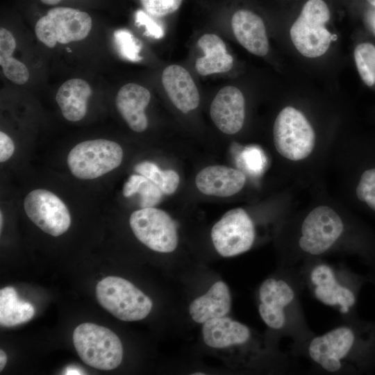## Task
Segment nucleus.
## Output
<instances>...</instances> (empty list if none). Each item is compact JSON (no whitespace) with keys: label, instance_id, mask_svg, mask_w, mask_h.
I'll use <instances>...</instances> for the list:
<instances>
[{"label":"nucleus","instance_id":"obj_1","mask_svg":"<svg viewBox=\"0 0 375 375\" xmlns=\"http://www.w3.org/2000/svg\"><path fill=\"white\" fill-rule=\"evenodd\" d=\"M330 10L323 0H308L290 30L291 40L297 51L307 58L324 55L335 39L326 28Z\"/></svg>","mask_w":375,"mask_h":375},{"label":"nucleus","instance_id":"obj_2","mask_svg":"<svg viewBox=\"0 0 375 375\" xmlns=\"http://www.w3.org/2000/svg\"><path fill=\"white\" fill-rule=\"evenodd\" d=\"M73 342L81 359L101 370L117 367L123 358V346L109 328L93 323H83L74 331Z\"/></svg>","mask_w":375,"mask_h":375},{"label":"nucleus","instance_id":"obj_3","mask_svg":"<svg viewBox=\"0 0 375 375\" xmlns=\"http://www.w3.org/2000/svg\"><path fill=\"white\" fill-rule=\"evenodd\" d=\"M96 296L103 308L124 322L143 319L153 306L149 297L130 281L118 276L101 280L96 287Z\"/></svg>","mask_w":375,"mask_h":375},{"label":"nucleus","instance_id":"obj_4","mask_svg":"<svg viewBox=\"0 0 375 375\" xmlns=\"http://www.w3.org/2000/svg\"><path fill=\"white\" fill-rule=\"evenodd\" d=\"M123 150L115 142L105 139L87 140L77 144L67 156V165L76 178H98L118 167Z\"/></svg>","mask_w":375,"mask_h":375},{"label":"nucleus","instance_id":"obj_5","mask_svg":"<svg viewBox=\"0 0 375 375\" xmlns=\"http://www.w3.org/2000/svg\"><path fill=\"white\" fill-rule=\"evenodd\" d=\"M273 136L277 151L290 160L307 158L315 144L312 126L299 110L292 106L284 108L277 115Z\"/></svg>","mask_w":375,"mask_h":375},{"label":"nucleus","instance_id":"obj_6","mask_svg":"<svg viewBox=\"0 0 375 375\" xmlns=\"http://www.w3.org/2000/svg\"><path fill=\"white\" fill-rule=\"evenodd\" d=\"M92 18L85 12L67 7L50 9L35 26L38 39L49 48L85 39L92 28Z\"/></svg>","mask_w":375,"mask_h":375},{"label":"nucleus","instance_id":"obj_7","mask_svg":"<svg viewBox=\"0 0 375 375\" xmlns=\"http://www.w3.org/2000/svg\"><path fill=\"white\" fill-rule=\"evenodd\" d=\"M129 224L137 239L151 250L170 253L177 247L176 224L160 209L151 207L135 210L130 216Z\"/></svg>","mask_w":375,"mask_h":375},{"label":"nucleus","instance_id":"obj_8","mask_svg":"<svg viewBox=\"0 0 375 375\" xmlns=\"http://www.w3.org/2000/svg\"><path fill=\"white\" fill-rule=\"evenodd\" d=\"M213 245L223 257H232L249 251L255 240L253 223L240 208L228 210L211 230Z\"/></svg>","mask_w":375,"mask_h":375},{"label":"nucleus","instance_id":"obj_9","mask_svg":"<svg viewBox=\"0 0 375 375\" xmlns=\"http://www.w3.org/2000/svg\"><path fill=\"white\" fill-rule=\"evenodd\" d=\"M344 231L342 220L330 207L320 206L313 209L301 226L299 245L310 255H320L328 250Z\"/></svg>","mask_w":375,"mask_h":375},{"label":"nucleus","instance_id":"obj_10","mask_svg":"<svg viewBox=\"0 0 375 375\" xmlns=\"http://www.w3.org/2000/svg\"><path fill=\"white\" fill-rule=\"evenodd\" d=\"M28 218L41 230L52 236L65 233L71 225V216L65 203L54 193L36 189L24 199Z\"/></svg>","mask_w":375,"mask_h":375},{"label":"nucleus","instance_id":"obj_11","mask_svg":"<svg viewBox=\"0 0 375 375\" xmlns=\"http://www.w3.org/2000/svg\"><path fill=\"white\" fill-rule=\"evenodd\" d=\"M210 115L222 133L233 135L240 131L245 118V101L242 92L232 85L222 88L211 102Z\"/></svg>","mask_w":375,"mask_h":375},{"label":"nucleus","instance_id":"obj_12","mask_svg":"<svg viewBox=\"0 0 375 375\" xmlns=\"http://www.w3.org/2000/svg\"><path fill=\"white\" fill-rule=\"evenodd\" d=\"M294 298V292L285 281L269 278L259 288L258 312L265 324L274 329H280L285 324L284 310Z\"/></svg>","mask_w":375,"mask_h":375},{"label":"nucleus","instance_id":"obj_13","mask_svg":"<svg viewBox=\"0 0 375 375\" xmlns=\"http://www.w3.org/2000/svg\"><path fill=\"white\" fill-rule=\"evenodd\" d=\"M310 281L315 296L322 303L339 306L342 313L349 312L356 305V292L341 285L329 265L320 264L315 266L310 272Z\"/></svg>","mask_w":375,"mask_h":375},{"label":"nucleus","instance_id":"obj_14","mask_svg":"<svg viewBox=\"0 0 375 375\" xmlns=\"http://www.w3.org/2000/svg\"><path fill=\"white\" fill-rule=\"evenodd\" d=\"M161 78L169 98L179 110L188 113L198 107L199 90L185 68L179 65H170L163 69Z\"/></svg>","mask_w":375,"mask_h":375},{"label":"nucleus","instance_id":"obj_15","mask_svg":"<svg viewBox=\"0 0 375 375\" xmlns=\"http://www.w3.org/2000/svg\"><path fill=\"white\" fill-rule=\"evenodd\" d=\"M244 174L222 165L208 166L197 175V189L206 195L227 197L239 192L245 183Z\"/></svg>","mask_w":375,"mask_h":375},{"label":"nucleus","instance_id":"obj_16","mask_svg":"<svg viewBox=\"0 0 375 375\" xmlns=\"http://www.w3.org/2000/svg\"><path fill=\"white\" fill-rule=\"evenodd\" d=\"M231 26L237 40L248 51L258 56L267 54L266 28L258 15L248 10H239L232 17Z\"/></svg>","mask_w":375,"mask_h":375},{"label":"nucleus","instance_id":"obj_17","mask_svg":"<svg viewBox=\"0 0 375 375\" xmlns=\"http://www.w3.org/2000/svg\"><path fill=\"white\" fill-rule=\"evenodd\" d=\"M150 99L149 90L136 83H127L119 90L115 99L117 109L133 131L142 132L147 128L144 110Z\"/></svg>","mask_w":375,"mask_h":375},{"label":"nucleus","instance_id":"obj_18","mask_svg":"<svg viewBox=\"0 0 375 375\" xmlns=\"http://www.w3.org/2000/svg\"><path fill=\"white\" fill-rule=\"evenodd\" d=\"M202 336L207 346L222 349L247 342L251 332L246 325L224 316L204 322Z\"/></svg>","mask_w":375,"mask_h":375},{"label":"nucleus","instance_id":"obj_19","mask_svg":"<svg viewBox=\"0 0 375 375\" xmlns=\"http://www.w3.org/2000/svg\"><path fill=\"white\" fill-rule=\"evenodd\" d=\"M231 307V296L228 285L223 281H217L208 292L195 299L190 305L189 312L192 319L200 324L226 316Z\"/></svg>","mask_w":375,"mask_h":375},{"label":"nucleus","instance_id":"obj_20","mask_svg":"<svg viewBox=\"0 0 375 375\" xmlns=\"http://www.w3.org/2000/svg\"><path fill=\"white\" fill-rule=\"evenodd\" d=\"M204 55L196 60L195 69L201 76L224 73L231 69L233 58L227 51L224 41L216 34L206 33L198 40Z\"/></svg>","mask_w":375,"mask_h":375},{"label":"nucleus","instance_id":"obj_21","mask_svg":"<svg viewBox=\"0 0 375 375\" xmlns=\"http://www.w3.org/2000/svg\"><path fill=\"white\" fill-rule=\"evenodd\" d=\"M92 93L90 85L83 79L72 78L63 83L56 96L63 117L70 122L82 119L87 112Z\"/></svg>","mask_w":375,"mask_h":375},{"label":"nucleus","instance_id":"obj_22","mask_svg":"<svg viewBox=\"0 0 375 375\" xmlns=\"http://www.w3.org/2000/svg\"><path fill=\"white\" fill-rule=\"evenodd\" d=\"M35 315L31 303L21 301L14 288L5 287L0 290V324L15 326L31 320Z\"/></svg>","mask_w":375,"mask_h":375},{"label":"nucleus","instance_id":"obj_23","mask_svg":"<svg viewBox=\"0 0 375 375\" xmlns=\"http://www.w3.org/2000/svg\"><path fill=\"white\" fill-rule=\"evenodd\" d=\"M140 195L142 208L154 207L162 199L163 192L151 180L141 174H133L124 185L123 194L129 197L135 194Z\"/></svg>","mask_w":375,"mask_h":375},{"label":"nucleus","instance_id":"obj_24","mask_svg":"<svg viewBox=\"0 0 375 375\" xmlns=\"http://www.w3.org/2000/svg\"><path fill=\"white\" fill-rule=\"evenodd\" d=\"M135 171L153 182L165 194H173L179 185L177 172L172 169L162 170L152 162L143 161L137 164Z\"/></svg>","mask_w":375,"mask_h":375},{"label":"nucleus","instance_id":"obj_25","mask_svg":"<svg viewBox=\"0 0 375 375\" xmlns=\"http://www.w3.org/2000/svg\"><path fill=\"white\" fill-rule=\"evenodd\" d=\"M358 72L367 86L375 84V46L369 42L358 44L354 50Z\"/></svg>","mask_w":375,"mask_h":375},{"label":"nucleus","instance_id":"obj_26","mask_svg":"<svg viewBox=\"0 0 375 375\" xmlns=\"http://www.w3.org/2000/svg\"><path fill=\"white\" fill-rule=\"evenodd\" d=\"M114 40L122 57L133 62H138L142 59L140 56L141 45L129 31L126 29L117 30L114 33Z\"/></svg>","mask_w":375,"mask_h":375},{"label":"nucleus","instance_id":"obj_27","mask_svg":"<svg viewBox=\"0 0 375 375\" xmlns=\"http://www.w3.org/2000/svg\"><path fill=\"white\" fill-rule=\"evenodd\" d=\"M12 52L0 53V65L4 75L12 82L23 85L29 78V72L24 64L12 57Z\"/></svg>","mask_w":375,"mask_h":375},{"label":"nucleus","instance_id":"obj_28","mask_svg":"<svg viewBox=\"0 0 375 375\" xmlns=\"http://www.w3.org/2000/svg\"><path fill=\"white\" fill-rule=\"evenodd\" d=\"M358 199L375 212V168L366 169L356 187Z\"/></svg>","mask_w":375,"mask_h":375},{"label":"nucleus","instance_id":"obj_29","mask_svg":"<svg viewBox=\"0 0 375 375\" xmlns=\"http://www.w3.org/2000/svg\"><path fill=\"white\" fill-rule=\"evenodd\" d=\"M146 11L155 17H162L175 12L182 0H140Z\"/></svg>","mask_w":375,"mask_h":375},{"label":"nucleus","instance_id":"obj_30","mask_svg":"<svg viewBox=\"0 0 375 375\" xmlns=\"http://www.w3.org/2000/svg\"><path fill=\"white\" fill-rule=\"evenodd\" d=\"M135 22L143 26L148 34L156 39H160L164 35V31L155 20H153L144 10H138L135 13Z\"/></svg>","mask_w":375,"mask_h":375},{"label":"nucleus","instance_id":"obj_31","mask_svg":"<svg viewBox=\"0 0 375 375\" xmlns=\"http://www.w3.org/2000/svg\"><path fill=\"white\" fill-rule=\"evenodd\" d=\"M15 151V144L12 139L4 132H0V161L8 160Z\"/></svg>","mask_w":375,"mask_h":375},{"label":"nucleus","instance_id":"obj_32","mask_svg":"<svg viewBox=\"0 0 375 375\" xmlns=\"http://www.w3.org/2000/svg\"><path fill=\"white\" fill-rule=\"evenodd\" d=\"M244 160L249 169L260 170L262 167V157L260 151L256 148H249L244 153Z\"/></svg>","mask_w":375,"mask_h":375},{"label":"nucleus","instance_id":"obj_33","mask_svg":"<svg viewBox=\"0 0 375 375\" xmlns=\"http://www.w3.org/2000/svg\"><path fill=\"white\" fill-rule=\"evenodd\" d=\"M7 362V355L2 349L0 350V371L1 372Z\"/></svg>","mask_w":375,"mask_h":375},{"label":"nucleus","instance_id":"obj_34","mask_svg":"<svg viewBox=\"0 0 375 375\" xmlns=\"http://www.w3.org/2000/svg\"><path fill=\"white\" fill-rule=\"evenodd\" d=\"M369 22L373 32L375 33V11H374L369 17Z\"/></svg>","mask_w":375,"mask_h":375},{"label":"nucleus","instance_id":"obj_35","mask_svg":"<svg viewBox=\"0 0 375 375\" xmlns=\"http://www.w3.org/2000/svg\"><path fill=\"white\" fill-rule=\"evenodd\" d=\"M40 1H42V3L46 5L53 6V5H56L61 0H40Z\"/></svg>","mask_w":375,"mask_h":375},{"label":"nucleus","instance_id":"obj_36","mask_svg":"<svg viewBox=\"0 0 375 375\" xmlns=\"http://www.w3.org/2000/svg\"><path fill=\"white\" fill-rule=\"evenodd\" d=\"M65 374H80L81 373H80V371H78V370H76V369H74L72 370V369H69L67 371V373H65Z\"/></svg>","mask_w":375,"mask_h":375},{"label":"nucleus","instance_id":"obj_37","mask_svg":"<svg viewBox=\"0 0 375 375\" xmlns=\"http://www.w3.org/2000/svg\"><path fill=\"white\" fill-rule=\"evenodd\" d=\"M3 214H2V212L1 211V213H0V229H1V231L2 230V227H3Z\"/></svg>","mask_w":375,"mask_h":375},{"label":"nucleus","instance_id":"obj_38","mask_svg":"<svg viewBox=\"0 0 375 375\" xmlns=\"http://www.w3.org/2000/svg\"><path fill=\"white\" fill-rule=\"evenodd\" d=\"M367 1L370 3L372 6L375 7V0H367Z\"/></svg>","mask_w":375,"mask_h":375},{"label":"nucleus","instance_id":"obj_39","mask_svg":"<svg viewBox=\"0 0 375 375\" xmlns=\"http://www.w3.org/2000/svg\"><path fill=\"white\" fill-rule=\"evenodd\" d=\"M193 374H194V375H199V374L204 375L205 374L203 373V372H201V373H200V372H197V373H194Z\"/></svg>","mask_w":375,"mask_h":375},{"label":"nucleus","instance_id":"obj_40","mask_svg":"<svg viewBox=\"0 0 375 375\" xmlns=\"http://www.w3.org/2000/svg\"><path fill=\"white\" fill-rule=\"evenodd\" d=\"M374 279H375V276H374Z\"/></svg>","mask_w":375,"mask_h":375}]
</instances>
